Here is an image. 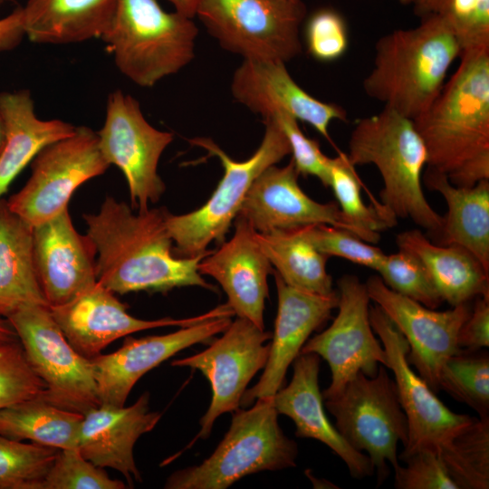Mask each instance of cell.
Segmentation results:
<instances>
[{
  "instance_id": "cell-1",
  "label": "cell",
  "mask_w": 489,
  "mask_h": 489,
  "mask_svg": "<svg viewBox=\"0 0 489 489\" xmlns=\"http://www.w3.org/2000/svg\"><path fill=\"white\" fill-rule=\"evenodd\" d=\"M168 214L164 207L134 213L110 196L98 213L84 214L86 235L98 255L97 281L119 294L167 292L184 286L216 291L198 271L200 260L210 251L187 258L174 254Z\"/></svg>"
},
{
  "instance_id": "cell-2",
  "label": "cell",
  "mask_w": 489,
  "mask_h": 489,
  "mask_svg": "<svg viewBox=\"0 0 489 489\" xmlns=\"http://www.w3.org/2000/svg\"><path fill=\"white\" fill-rule=\"evenodd\" d=\"M459 58L436 100L413 121L427 150V168L456 187H473L489 180V47Z\"/></svg>"
},
{
  "instance_id": "cell-3",
  "label": "cell",
  "mask_w": 489,
  "mask_h": 489,
  "mask_svg": "<svg viewBox=\"0 0 489 489\" xmlns=\"http://www.w3.org/2000/svg\"><path fill=\"white\" fill-rule=\"evenodd\" d=\"M460 54L446 17L440 14L423 17L417 27L396 30L378 40L363 90L384 107L414 120L436 100Z\"/></svg>"
},
{
  "instance_id": "cell-4",
  "label": "cell",
  "mask_w": 489,
  "mask_h": 489,
  "mask_svg": "<svg viewBox=\"0 0 489 489\" xmlns=\"http://www.w3.org/2000/svg\"><path fill=\"white\" fill-rule=\"evenodd\" d=\"M353 166L372 164L383 181L381 204L398 219H410L435 235L443 216L427 202L422 173L428 154L414 121L384 107L356 121L348 143Z\"/></svg>"
},
{
  "instance_id": "cell-5",
  "label": "cell",
  "mask_w": 489,
  "mask_h": 489,
  "mask_svg": "<svg viewBox=\"0 0 489 489\" xmlns=\"http://www.w3.org/2000/svg\"><path fill=\"white\" fill-rule=\"evenodd\" d=\"M198 30L191 18L165 11L158 0H117L110 27L101 38L119 71L151 87L194 58Z\"/></svg>"
},
{
  "instance_id": "cell-6",
  "label": "cell",
  "mask_w": 489,
  "mask_h": 489,
  "mask_svg": "<svg viewBox=\"0 0 489 489\" xmlns=\"http://www.w3.org/2000/svg\"><path fill=\"white\" fill-rule=\"evenodd\" d=\"M230 427L210 456L171 474L168 489H225L262 471L296 465L298 446L278 423L273 397L259 398L249 409H235Z\"/></svg>"
},
{
  "instance_id": "cell-7",
  "label": "cell",
  "mask_w": 489,
  "mask_h": 489,
  "mask_svg": "<svg viewBox=\"0 0 489 489\" xmlns=\"http://www.w3.org/2000/svg\"><path fill=\"white\" fill-rule=\"evenodd\" d=\"M264 123L263 140L256 151L244 161L232 159L210 139L189 140L210 155L216 156L224 175L201 207L185 215H168L167 226L176 256L194 257L208 252L211 243H223L254 180L265 168L291 154L289 143L279 126L269 118H264Z\"/></svg>"
},
{
  "instance_id": "cell-8",
  "label": "cell",
  "mask_w": 489,
  "mask_h": 489,
  "mask_svg": "<svg viewBox=\"0 0 489 489\" xmlns=\"http://www.w3.org/2000/svg\"><path fill=\"white\" fill-rule=\"evenodd\" d=\"M335 418V427L355 450L370 459L378 486L399 465L398 445L408 439V425L400 405L397 386L386 367L380 365L375 376L359 372L337 397L323 400Z\"/></svg>"
},
{
  "instance_id": "cell-9",
  "label": "cell",
  "mask_w": 489,
  "mask_h": 489,
  "mask_svg": "<svg viewBox=\"0 0 489 489\" xmlns=\"http://www.w3.org/2000/svg\"><path fill=\"white\" fill-rule=\"evenodd\" d=\"M303 2L201 0L197 16L221 46L244 60L286 62L302 52Z\"/></svg>"
},
{
  "instance_id": "cell-10",
  "label": "cell",
  "mask_w": 489,
  "mask_h": 489,
  "mask_svg": "<svg viewBox=\"0 0 489 489\" xmlns=\"http://www.w3.org/2000/svg\"><path fill=\"white\" fill-rule=\"evenodd\" d=\"M5 319L31 367L46 386L43 398L83 415L101 405L91 359L69 343L49 306L25 305Z\"/></svg>"
},
{
  "instance_id": "cell-11",
  "label": "cell",
  "mask_w": 489,
  "mask_h": 489,
  "mask_svg": "<svg viewBox=\"0 0 489 489\" xmlns=\"http://www.w3.org/2000/svg\"><path fill=\"white\" fill-rule=\"evenodd\" d=\"M110 167L103 157L97 132L86 126L54 141L32 160L25 185L7 200L9 208L34 226L68 208L75 190L102 175Z\"/></svg>"
},
{
  "instance_id": "cell-12",
  "label": "cell",
  "mask_w": 489,
  "mask_h": 489,
  "mask_svg": "<svg viewBox=\"0 0 489 489\" xmlns=\"http://www.w3.org/2000/svg\"><path fill=\"white\" fill-rule=\"evenodd\" d=\"M97 134L103 157L126 178L131 208L145 211L149 203L158 202L166 188L158 173V161L173 134L151 126L139 101L120 90L110 93Z\"/></svg>"
},
{
  "instance_id": "cell-13",
  "label": "cell",
  "mask_w": 489,
  "mask_h": 489,
  "mask_svg": "<svg viewBox=\"0 0 489 489\" xmlns=\"http://www.w3.org/2000/svg\"><path fill=\"white\" fill-rule=\"evenodd\" d=\"M338 284V313L322 332L309 339L300 353H315L330 367L331 380L321 392L323 400L341 393L359 372L376 375L380 365L388 368V356L369 321V302L365 283L352 274Z\"/></svg>"
},
{
  "instance_id": "cell-14",
  "label": "cell",
  "mask_w": 489,
  "mask_h": 489,
  "mask_svg": "<svg viewBox=\"0 0 489 489\" xmlns=\"http://www.w3.org/2000/svg\"><path fill=\"white\" fill-rule=\"evenodd\" d=\"M270 339V331L237 317L208 348L171 362L199 370L211 385L212 399L194 441L208 437L219 416L239 408L250 380L266 364L270 343L265 342Z\"/></svg>"
},
{
  "instance_id": "cell-15",
  "label": "cell",
  "mask_w": 489,
  "mask_h": 489,
  "mask_svg": "<svg viewBox=\"0 0 489 489\" xmlns=\"http://www.w3.org/2000/svg\"><path fill=\"white\" fill-rule=\"evenodd\" d=\"M369 321L386 350L388 369L393 372L398 399L408 419V439L398 458L419 449L440 453L475 417L450 410L412 369L407 360V340L378 305L369 307Z\"/></svg>"
},
{
  "instance_id": "cell-16",
  "label": "cell",
  "mask_w": 489,
  "mask_h": 489,
  "mask_svg": "<svg viewBox=\"0 0 489 489\" xmlns=\"http://www.w3.org/2000/svg\"><path fill=\"white\" fill-rule=\"evenodd\" d=\"M370 301L395 324L408 343L407 360L428 387L438 392V379L446 360L461 351L457 336L467 319L469 302L438 312L394 292L379 275L365 283Z\"/></svg>"
},
{
  "instance_id": "cell-17",
  "label": "cell",
  "mask_w": 489,
  "mask_h": 489,
  "mask_svg": "<svg viewBox=\"0 0 489 489\" xmlns=\"http://www.w3.org/2000/svg\"><path fill=\"white\" fill-rule=\"evenodd\" d=\"M49 308L69 343L87 359L99 356L109 344L130 333L168 326L186 327L209 318L235 314L225 303L186 319L142 320L130 315L128 305L98 281L72 301Z\"/></svg>"
},
{
  "instance_id": "cell-18",
  "label": "cell",
  "mask_w": 489,
  "mask_h": 489,
  "mask_svg": "<svg viewBox=\"0 0 489 489\" xmlns=\"http://www.w3.org/2000/svg\"><path fill=\"white\" fill-rule=\"evenodd\" d=\"M298 176L292 159L282 168L268 167L252 183L236 216L262 234L323 224L344 229L370 244L379 242L380 237L355 225L337 203H319L306 195Z\"/></svg>"
},
{
  "instance_id": "cell-19",
  "label": "cell",
  "mask_w": 489,
  "mask_h": 489,
  "mask_svg": "<svg viewBox=\"0 0 489 489\" xmlns=\"http://www.w3.org/2000/svg\"><path fill=\"white\" fill-rule=\"evenodd\" d=\"M230 316L204 320L165 335L127 337L114 352L91 359L101 404L125 406L137 381L177 352L212 339L231 323Z\"/></svg>"
},
{
  "instance_id": "cell-20",
  "label": "cell",
  "mask_w": 489,
  "mask_h": 489,
  "mask_svg": "<svg viewBox=\"0 0 489 489\" xmlns=\"http://www.w3.org/2000/svg\"><path fill=\"white\" fill-rule=\"evenodd\" d=\"M278 309L272 342L264 372L246 389L240 405L249 406L259 398L273 397L282 387L286 371L298 357L310 335L324 324L338 306L337 292L321 295L287 284L273 271Z\"/></svg>"
},
{
  "instance_id": "cell-21",
  "label": "cell",
  "mask_w": 489,
  "mask_h": 489,
  "mask_svg": "<svg viewBox=\"0 0 489 489\" xmlns=\"http://www.w3.org/2000/svg\"><path fill=\"white\" fill-rule=\"evenodd\" d=\"M37 277L49 307L62 305L97 283L96 250L74 228L68 208L33 228Z\"/></svg>"
},
{
  "instance_id": "cell-22",
  "label": "cell",
  "mask_w": 489,
  "mask_h": 489,
  "mask_svg": "<svg viewBox=\"0 0 489 489\" xmlns=\"http://www.w3.org/2000/svg\"><path fill=\"white\" fill-rule=\"evenodd\" d=\"M231 91L237 101L263 118L283 111L312 126L331 144V122L348 119L341 106L319 101L302 89L283 62L244 60L235 72Z\"/></svg>"
},
{
  "instance_id": "cell-23",
  "label": "cell",
  "mask_w": 489,
  "mask_h": 489,
  "mask_svg": "<svg viewBox=\"0 0 489 489\" xmlns=\"http://www.w3.org/2000/svg\"><path fill=\"white\" fill-rule=\"evenodd\" d=\"M255 233L247 221L236 216L231 239L206 254L198 264V271L221 285L227 295V304L237 317L264 329L267 278L273 270L255 239Z\"/></svg>"
},
{
  "instance_id": "cell-24",
  "label": "cell",
  "mask_w": 489,
  "mask_h": 489,
  "mask_svg": "<svg viewBox=\"0 0 489 489\" xmlns=\"http://www.w3.org/2000/svg\"><path fill=\"white\" fill-rule=\"evenodd\" d=\"M161 413L149 408V393L144 392L129 407L101 404L84 414L78 449L84 458L101 468L122 474L129 484L141 481L134 460L137 440L151 431Z\"/></svg>"
},
{
  "instance_id": "cell-25",
  "label": "cell",
  "mask_w": 489,
  "mask_h": 489,
  "mask_svg": "<svg viewBox=\"0 0 489 489\" xmlns=\"http://www.w3.org/2000/svg\"><path fill=\"white\" fill-rule=\"evenodd\" d=\"M292 368L290 383L273 396L278 414L293 421L296 436L313 438L326 445L344 462L353 478L372 476L375 470L369 456L353 449L326 416L319 387L320 357L315 353H300Z\"/></svg>"
},
{
  "instance_id": "cell-26",
  "label": "cell",
  "mask_w": 489,
  "mask_h": 489,
  "mask_svg": "<svg viewBox=\"0 0 489 489\" xmlns=\"http://www.w3.org/2000/svg\"><path fill=\"white\" fill-rule=\"evenodd\" d=\"M424 180L427 186L444 197L447 211L436 244L458 245L470 254L489 273V180L473 187H456L446 175L428 168Z\"/></svg>"
},
{
  "instance_id": "cell-27",
  "label": "cell",
  "mask_w": 489,
  "mask_h": 489,
  "mask_svg": "<svg viewBox=\"0 0 489 489\" xmlns=\"http://www.w3.org/2000/svg\"><path fill=\"white\" fill-rule=\"evenodd\" d=\"M396 241L398 249L421 262L443 302L452 307L489 296V273L465 248L432 243L418 229L399 233Z\"/></svg>"
},
{
  "instance_id": "cell-28",
  "label": "cell",
  "mask_w": 489,
  "mask_h": 489,
  "mask_svg": "<svg viewBox=\"0 0 489 489\" xmlns=\"http://www.w3.org/2000/svg\"><path fill=\"white\" fill-rule=\"evenodd\" d=\"M117 0H27L25 35L34 43L66 44L101 38L112 21Z\"/></svg>"
},
{
  "instance_id": "cell-29",
  "label": "cell",
  "mask_w": 489,
  "mask_h": 489,
  "mask_svg": "<svg viewBox=\"0 0 489 489\" xmlns=\"http://www.w3.org/2000/svg\"><path fill=\"white\" fill-rule=\"evenodd\" d=\"M6 142L0 156V198L10 184L45 146L72 135L75 126L62 120H41L28 90L0 93Z\"/></svg>"
},
{
  "instance_id": "cell-30",
  "label": "cell",
  "mask_w": 489,
  "mask_h": 489,
  "mask_svg": "<svg viewBox=\"0 0 489 489\" xmlns=\"http://www.w3.org/2000/svg\"><path fill=\"white\" fill-rule=\"evenodd\" d=\"M34 226L0 198V316L25 305L49 306L34 259Z\"/></svg>"
},
{
  "instance_id": "cell-31",
  "label": "cell",
  "mask_w": 489,
  "mask_h": 489,
  "mask_svg": "<svg viewBox=\"0 0 489 489\" xmlns=\"http://www.w3.org/2000/svg\"><path fill=\"white\" fill-rule=\"evenodd\" d=\"M274 272L289 285L321 295L336 292L327 272L329 257L318 251L303 228L255 233Z\"/></svg>"
},
{
  "instance_id": "cell-32",
  "label": "cell",
  "mask_w": 489,
  "mask_h": 489,
  "mask_svg": "<svg viewBox=\"0 0 489 489\" xmlns=\"http://www.w3.org/2000/svg\"><path fill=\"white\" fill-rule=\"evenodd\" d=\"M84 415L35 397L0 410V435L54 447L78 448Z\"/></svg>"
},
{
  "instance_id": "cell-33",
  "label": "cell",
  "mask_w": 489,
  "mask_h": 489,
  "mask_svg": "<svg viewBox=\"0 0 489 489\" xmlns=\"http://www.w3.org/2000/svg\"><path fill=\"white\" fill-rule=\"evenodd\" d=\"M457 489L489 488V417H474L440 451Z\"/></svg>"
},
{
  "instance_id": "cell-34",
  "label": "cell",
  "mask_w": 489,
  "mask_h": 489,
  "mask_svg": "<svg viewBox=\"0 0 489 489\" xmlns=\"http://www.w3.org/2000/svg\"><path fill=\"white\" fill-rule=\"evenodd\" d=\"M439 390L472 408L479 417H489V355L484 349L449 357L438 379Z\"/></svg>"
},
{
  "instance_id": "cell-35",
  "label": "cell",
  "mask_w": 489,
  "mask_h": 489,
  "mask_svg": "<svg viewBox=\"0 0 489 489\" xmlns=\"http://www.w3.org/2000/svg\"><path fill=\"white\" fill-rule=\"evenodd\" d=\"M329 187L342 214L365 232L380 237V232L397 225L398 219L395 216L364 203L361 188L369 191L356 173L355 166L342 151L338 150V155L331 159Z\"/></svg>"
},
{
  "instance_id": "cell-36",
  "label": "cell",
  "mask_w": 489,
  "mask_h": 489,
  "mask_svg": "<svg viewBox=\"0 0 489 489\" xmlns=\"http://www.w3.org/2000/svg\"><path fill=\"white\" fill-rule=\"evenodd\" d=\"M59 450L0 435V489H38Z\"/></svg>"
},
{
  "instance_id": "cell-37",
  "label": "cell",
  "mask_w": 489,
  "mask_h": 489,
  "mask_svg": "<svg viewBox=\"0 0 489 489\" xmlns=\"http://www.w3.org/2000/svg\"><path fill=\"white\" fill-rule=\"evenodd\" d=\"M377 272L388 288L428 308L443 302L424 265L407 251L386 254Z\"/></svg>"
},
{
  "instance_id": "cell-38",
  "label": "cell",
  "mask_w": 489,
  "mask_h": 489,
  "mask_svg": "<svg viewBox=\"0 0 489 489\" xmlns=\"http://www.w3.org/2000/svg\"><path fill=\"white\" fill-rule=\"evenodd\" d=\"M103 468L82 456L78 448L60 449L38 489H125Z\"/></svg>"
},
{
  "instance_id": "cell-39",
  "label": "cell",
  "mask_w": 489,
  "mask_h": 489,
  "mask_svg": "<svg viewBox=\"0 0 489 489\" xmlns=\"http://www.w3.org/2000/svg\"><path fill=\"white\" fill-rule=\"evenodd\" d=\"M46 386L31 367L19 340L0 343V410L35 397Z\"/></svg>"
},
{
  "instance_id": "cell-40",
  "label": "cell",
  "mask_w": 489,
  "mask_h": 489,
  "mask_svg": "<svg viewBox=\"0 0 489 489\" xmlns=\"http://www.w3.org/2000/svg\"><path fill=\"white\" fill-rule=\"evenodd\" d=\"M302 228L315 248L327 257H341L375 271L385 258L381 249L344 229L323 224Z\"/></svg>"
},
{
  "instance_id": "cell-41",
  "label": "cell",
  "mask_w": 489,
  "mask_h": 489,
  "mask_svg": "<svg viewBox=\"0 0 489 489\" xmlns=\"http://www.w3.org/2000/svg\"><path fill=\"white\" fill-rule=\"evenodd\" d=\"M264 118L273 120L284 134L299 175L313 176L328 187L331 158L321 152L319 143L305 136L298 120L283 111H274Z\"/></svg>"
},
{
  "instance_id": "cell-42",
  "label": "cell",
  "mask_w": 489,
  "mask_h": 489,
  "mask_svg": "<svg viewBox=\"0 0 489 489\" xmlns=\"http://www.w3.org/2000/svg\"><path fill=\"white\" fill-rule=\"evenodd\" d=\"M440 14L452 28L461 53L489 47V0H448Z\"/></svg>"
},
{
  "instance_id": "cell-43",
  "label": "cell",
  "mask_w": 489,
  "mask_h": 489,
  "mask_svg": "<svg viewBox=\"0 0 489 489\" xmlns=\"http://www.w3.org/2000/svg\"><path fill=\"white\" fill-rule=\"evenodd\" d=\"M398 460L406 465L394 468L397 489H457L436 450L419 449Z\"/></svg>"
},
{
  "instance_id": "cell-44",
  "label": "cell",
  "mask_w": 489,
  "mask_h": 489,
  "mask_svg": "<svg viewBox=\"0 0 489 489\" xmlns=\"http://www.w3.org/2000/svg\"><path fill=\"white\" fill-rule=\"evenodd\" d=\"M308 53L320 62H332L348 49L349 35L343 17L335 10L323 8L314 12L305 26Z\"/></svg>"
},
{
  "instance_id": "cell-45",
  "label": "cell",
  "mask_w": 489,
  "mask_h": 489,
  "mask_svg": "<svg viewBox=\"0 0 489 489\" xmlns=\"http://www.w3.org/2000/svg\"><path fill=\"white\" fill-rule=\"evenodd\" d=\"M460 328L457 345L460 350L476 351L489 347V296H478Z\"/></svg>"
},
{
  "instance_id": "cell-46",
  "label": "cell",
  "mask_w": 489,
  "mask_h": 489,
  "mask_svg": "<svg viewBox=\"0 0 489 489\" xmlns=\"http://www.w3.org/2000/svg\"><path fill=\"white\" fill-rule=\"evenodd\" d=\"M24 35L23 7L0 19V52L15 48Z\"/></svg>"
},
{
  "instance_id": "cell-47",
  "label": "cell",
  "mask_w": 489,
  "mask_h": 489,
  "mask_svg": "<svg viewBox=\"0 0 489 489\" xmlns=\"http://www.w3.org/2000/svg\"><path fill=\"white\" fill-rule=\"evenodd\" d=\"M414 11L420 17L431 14H442L448 3V0H415Z\"/></svg>"
},
{
  "instance_id": "cell-48",
  "label": "cell",
  "mask_w": 489,
  "mask_h": 489,
  "mask_svg": "<svg viewBox=\"0 0 489 489\" xmlns=\"http://www.w3.org/2000/svg\"><path fill=\"white\" fill-rule=\"evenodd\" d=\"M180 14L193 19L201 0H168Z\"/></svg>"
},
{
  "instance_id": "cell-49",
  "label": "cell",
  "mask_w": 489,
  "mask_h": 489,
  "mask_svg": "<svg viewBox=\"0 0 489 489\" xmlns=\"http://www.w3.org/2000/svg\"><path fill=\"white\" fill-rule=\"evenodd\" d=\"M18 340V337L6 319L0 316V343Z\"/></svg>"
},
{
  "instance_id": "cell-50",
  "label": "cell",
  "mask_w": 489,
  "mask_h": 489,
  "mask_svg": "<svg viewBox=\"0 0 489 489\" xmlns=\"http://www.w3.org/2000/svg\"><path fill=\"white\" fill-rule=\"evenodd\" d=\"M6 142V122L0 103V156Z\"/></svg>"
},
{
  "instance_id": "cell-51",
  "label": "cell",
  "mask_w": 489,
  "mask_h": 489,
  "mask_svg": "<svg viewBox=\"0 0 489 489\" xmlns=\"http://www.w3.org/2000/svg\"><path fill=\"white\" fill-rule=\"evenodd\" d=\"M402 4L408 5L413 3L415 0H399Z\"/></svg>"
},
{
  "instance_id": "cell-52",
  "label": "cell",
  "mask_w": 489,
  "mask_h": 489,
  "mask_svg": "<svg viewBox=\"0 0 489 489\" xmlns=\"http://www.w3.org/2000/svg\"><path fill=\"white\" fill-rule=\"evenodd\" d=\"M284 1H287V2H290V3H300V2H302V0H284Z\"/></svg>"
},
{
  "instance_id": "cell-53",
  "label": "cell",
  "mask_w": 489,
  "mask_h": 489,
  "mask_svg": "<svg viewBox=\"0 0 489 489\" xmlns=\"http://www.w3.org/2000/svg\"><path fill=\"white\" fill-rule=\"evenodd\" d=\"M5 0H0V5L3 4Z\"/></svg>"
}]
</instances>
